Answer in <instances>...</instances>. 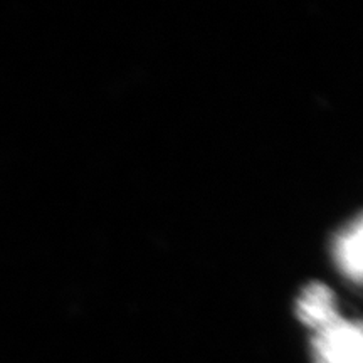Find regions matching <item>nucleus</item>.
<instances>
[{"instance_id":"f03ea898","label":"nucleus","mask_w":363,"mask_h":363,"mask_svg":"<svg viewBox=\"0 0 363 363\" xmlns=\"http://www.w3.org/2000/svg\"><path fill=\"white\" fill-rule=\"evenodd\" d=\"M296 316L303 325L315 331L337 321L340 315L333 291L321 283L308 284L296 299Z\"/></svg>"},{"instance_id":"f257e3e1","label":"nucleus","mask_w":363,"mask_h":363,"mask_svg":"<svg viewBox=\"0 0 363 363\" xmlns=\"http://www.w3.org/2000/svg\"><path fill=\"white\" fill-rule=\"evenodd\" d=\"M313 363H363L362 326L353 321H337L315 331L311 340Z\"/></svg>"},{"instance_id":"7ed1b4c3","label":"nucleus","mask_w":363,"mask_h":363,"mask_svg":"<svg viewBox=\"0 0 363 363\" xmlns=\"http://www.w3.org/2000/svg\"><path fill=\"white\" fill-rule=\"evenodd\" d=\"M362 219L357 217L350 225L345 227L333 242V257L343 276L360 284L362 281V244H363Z\"/></svg>"}]
</instances>
